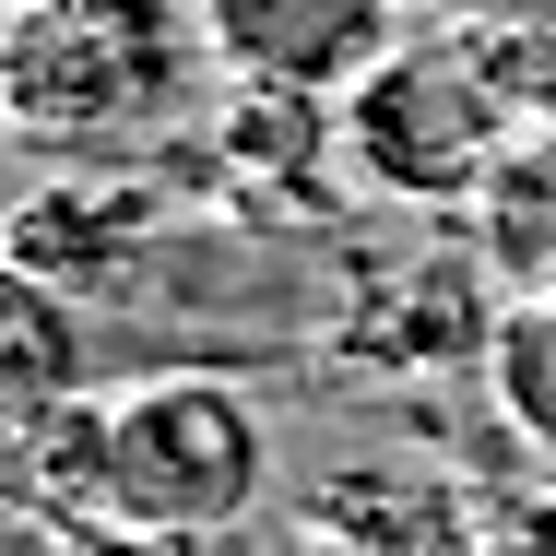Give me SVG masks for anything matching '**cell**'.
<instances>
[{
    "mask_svg": "<svg viewBox=\"0 0 556 556\" xmlns=\"http://www.w3.org/2000/svg\"><path fill=\"white\" fill-rule=\"evenodd\" d=\"M202 60L214 48L202 24H178V0H24L0 36V130L96 166L108 142L190 108Z\"/></svg>",
    "mask_w": 556,
    "mask_h": 556,
    "instance_id": "6da1fadb",
    "label": "cell"
},
{
    "mask_svg": "<svg viewBox=\"0 0 556 556\" xmlns=\"http://www.w3.org/2000/svg\"><path fill=\"white\" fill-rule=\"evenodd\" d=\"M261 473H273V462H261L249 391L166 367V379H142V391L108 403V509H96V521L214 545V533H237V521L261 509Z\"/></svg>",
    "mask_w": 556,
    "mask_h": 556,
    "instance_id": "7a4b0ae2",
    "label": "cell"
},
{
    "mask_svg": "<svg viewBox=\"0 0 556 556\" xmlns=\"http://www.w3.org/2000/svg\"><path fill=\"white\" fill-rule=\"evenodd\" d=\"M343 154L391 202H473L509 154V96L485 84V48H391L343 96Z\"/></svg>",
    "mask_w": 556,
    "mask_h": 556,
    "instance_id": "3957f363",
    "label": "cell"
},
{
    "mask_svg": "<svg viewBox=\"0 0 556 556\" xmlns=\"http://www.w3.org/2000/svg\"><path fill=\"white\" fill-rule=\"evenodd\" d=\"M202 48L225 84L355 96L391 60V0H202Z\"/></svg>",
    "mask_w": 556,
    "mask_h": 556,
    "instance_id": "277c9868",
    "label": "cell"
},
{
    "mask_svg": "<svg viewBox=\"0 0 556 556\" xmlns=\"http://www.w3.org/2000/svg\"><path fill=\"white\" fill-rule=\"evenodd\" d=\"M142 237H154V202L142 190H108L96 166H72V178H48V190H24L0 214V249L24 273H48V285H108V273H130Z\"/></svg>",
    "mask_w": 556,
    "mask_h": 556,
    "instance_id": "5b68a950",
    "label": "cell"
},
{
    "mask_svg": "<svg viewBox=\"0 0 556 556\" xmlns=\"http://www.w3.org/2000/svg\"><path fill=\"white\" fill-rule=\"evenodd\" d=\"M84 391V320H72V285L24 273L0 249V403L12 415H48Z\"/></svg>",
    "mask_w": 556,
    "mask_h": 556,
    "instance_id": "8992f818",
    "label": "cell"
},
{
    "mask_svg": "<svg viewBox=\"0 0 556 556\" xmlns=\"http://www.w3.org/2000/svg\"><path fill=\"white\" fill-rule=\"evenodd\" d=\"M12 12H24V0H0V36H12Z\"/></svg>",
    "mask_w": 556,
    "mask_h": 556,
    "instance_id": "52a82bcc",
    "label": "cell"
}]
</instances>
